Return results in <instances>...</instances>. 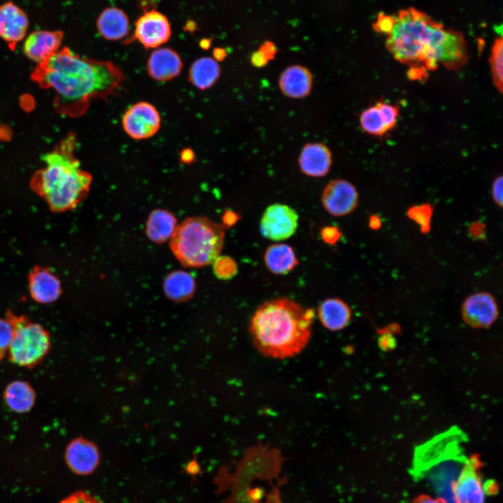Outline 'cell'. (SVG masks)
Listing matches in <instances>:
<instances>
[{"mask_svg": "<svg viewBox=\"0 0 503 503\" xmlns=\"http://www.w3.org/2000/svg\"><path fill=\"white\" fill-rule=\"evenodd\" d=\"M31 78L41 87L52 89L56 110L71 117L83 115L92 101L116 95L125 80L112 61L83 57L67 47L38 64Z\"/></svg>", "mask_w": 503, "mask_h": 503, "instance_id": "6da1fadb", "label": "cell"}, {"mask_svg": "<svg viewBox=\"0 0 503 503\" xmlns=\"http://www.w3.org/2000/svg\"><path fill=\"white\" fill-rule=\"evenodd\" d=\"M314 317L313 309H304L289 298H277L257 308L249 330L262 355L279 359L293 357L307 344Z\"/></svg>", "mask_w": 503, "mask_h": 503, "instance_id": "7a4b0ae2", "label": "cell"}, {"mask_svg": "<svg viewBox=\"0 0 503 503\" xmlns=\"http://www.w3.org/2000/svg\"><path fill=\"white\" fill-rule=\"evenodd\" d=\"M75 134L71 133L42 159L43 168L36 172L31 187L54 212L72 210L86 197L92 175L81 168L76 158Z\"/></svg>", "mask_w": 503, "mask_h": 503, "instance_id": "3957f363", "label": "cell"}, {"mask_svg": "<svg viewBox=\"0 0 503 503\" xmlns=\"http://www.w3.org/2000/svg\"><path fill=\"white\" fill-rule=\"evenodd\" d=\"M386 46L398 61L435 70L441 64L453 29H445L426 13L414 8L394 16Z\"/></svg>", "mask_w": 503, "mask_h": 503, "instance_id": "277c9868", "label": "cell"}, {"mask_svg": "<svg viewBox=\"0 0 503 503\" xmlns=\"http://www.w3.org/2000/svg\"><path fill=\"white\" fill-rule=\"evenodd\" d=\"M467 435L454 425L414 449L411 474L427 479L439 497L453 503L451 487L467 457Z\"/></svg>", "mask_w": 503, "mask_h": 503, "instance_id": "5b68a950", "label": "cell"}, {"mask_svg": "<svg viewBox=\"0 0 503 503\" xmlns=\"http://www.w3.org/2000/svg\"><path fill=\"white\" fill-rule=\"evenodd\" d=\"M224 230L221 225L206 217L185 219L170 238V248L186 267H202L213 263L223 247Z\"/></svg>", "mask_w": 503, "mask_h": 503, "instance_id": "8992f818", "label": "cell"}, {"mask_svg": "<svg viewBox=\"0 0 503 503\" xmlns=\"http://www.w3.org/2000/svg\"><path fill=\"white\" fill-rule=\"evenodd\" d=\"M8 314L14 326L13 337L8 352L10 361L28 368L36 366L50 349L49 332L41 324L31 322L24 316Z\"/></svg>", "mask_w": 503, "mask_h": 503, "instance_id": "52a82bcc", "label": "cell"}, {"mask_svg": "<svg viewBox=\"0 0 503 503\" xmlns=\"http://www.w3.org/2000/svg\"><path fill=\"white\" fill-rule=\"evenodd\" d=\"M482 465L479 454L467 458L451 487L453 503H484L486 493L481 476Z\"/></svg>", "mask_w": 503, "mask_h": 503, "instance_id": "ba28073f", "label": "cell"}, {"mask_svg": "<svg viewBox=\"0 0 503 503\" xmlns=\"http://www.w3.org/2000/svg\"><path fill=\"white\" fill-rule=\"evenodd\" d=\"M298 225V214L290 206L275 203L267 207L260 220L261 235L269 240L281 241L292 236Z\"/></svg>", "mask_w": 503, "mask_h": 503, "instance_id": "9c48e42d", "label": "cell"}, {"mask_svg": "<svg viewBox=\"0 0 503 503\" xmlns=\"http://www.w3.org/2000/svg\"><path fill=\"white\" fill-rule=\"evenodd\" d=\"M124 131L133 139L144 140L154 136L161 126V116L157 109L145 101L131 105L122 117Z\"/></svg>", "mask_w": 503, "mask_h": 503, "instance_id": "30bf717a", "label": "cell"}, {"mask_svg": "<svg viewBox=\"0 0 503 503\" xmlns=\"http://www.w3.org/2000/svg\"><path fill=\"white\" fill-rule=\"evenodd\" d=\"M170 36L171 27L166 16L156 10H150L136 22L131 40H137L145 48H158L167 43Z\"/></svg>", "mask_w": 503, "mask_h": 503, "instance_id": "8fae6325", "label": "cell"}, {"mask_svg": "<svg viewBox=\"0 0 503 503\" xmlns=\"http://www.w3.org/2000/svg\"><path fill=\"white\" fill-rule=\"evenodd\" d=\"M358 194L349 181L335 179L330 181L323 190L321 202L330 214L342 217L352 212L357 206Z\"/></svg>", "mask_w": 503, "mask_h": 503, "instance_id": "7c38bea8", "label": "cell"}, {"mask_svg": "<svg viewBox=\"0 0 503 503\" xmlns=\"http://www.w3.org/2000/svg\"><path fill=\"white\" fill-rule=\"evenodd\" d=\"M463 321L474 328H486L497 319L498 307L493 296L478 292L467 297L462 305Z\"/></svg>", "mask_w": 503, "mask_h": 503, "instance_id": "4fadbf2b", "label": "cell"}, {"mask_svg": "<svg viewBox=\"0 0 503 503\" xmlns=\"http://www.w3.org/2000/svg\"><path fill=\"white\" fill-rule=\"evenodd\" d=\"M64 458L68 468L78 475L92 474L101 459L96 445L82 437H77L67 445Z\"/></svg>", "mask_w": 503, "mask_h": 503, "instance_id": "5bb4252c", "label": "cell"}, {"mask_svg": "<svg viewBox=\"0 0 503 503\" xmlns=\"http://www.w3.org/2000/svg\"><path fill=\"white\" fill-rule=\"evenodd\" d=\"M302 173L312 177H322L330 171L333 155L329 147L321 142L306 143L302 148L298 159Z\"/></svg>", "mask_w": 503, "mask_h": 503, "instance_id": "9a60e30c", "label": "cell"}, {"mask_svg": "<svg viewBox=\"0 0 503 503\" xmlns=\"http://www.w3.org/2000/svg\"><path fill=\"white\" fill-rule=\"evenodd\" d=\"M29 27L27 14L11 1L0 6V38L11 49L25 36Z\"/></svg>", "mask_w": 503, "mask_h": 503, "instance_id": "2e32d148", "label": "cell"}, {"mask_svg": "<svg viewBox=\"0 0 503 503\" xmlns=\"http://www.w3.org/2000/svg\"><path fill=\"white\" fill-rule=\"evenodd\" d=\"M63 39L61 31L38 30L31 33L23 45L24 54L38 64L50 59L59 50Z\"/></svg>", "mask_w": 503, "mask_h": 503, "instance_id": "e0dca14e", "label": "cell"}, {"mask_svg": "<svg viewBox=\"0 0 503 503\" xmlns=\"http://www.w3.org/2000/svg\"><path fill=\"white\" fill-rule=\"evenodd\" d=\"M278 85L285 96L300 99L309 95L313 85V76L306 66L293 64L281 73Z\"/></svg>", "mask_w": 503, "mask_h": 503, "instance_id": "ac0fdd59", "label": "cell"}, {"mask_svg": "<svg viewBox=\"0 0 503 503\" xmlns=\"http://www.w3.org/2000/svg\"><path fill=\"white\" fill-rule=\"evenodd\" d=\"M182 60L177 52L169 48H158L150 54L147 64L149 75L157 81H169L177 78L182 69Z\"/></svg>", "mask_w": 503, "mask_h": 503, "instance_id": "d6986e66", "label": "cell"}, {"mask_svg": "<svg viewBox=\"0 0 503 503\" xmlns=\"http://www.w3.org/2000/svg\"><path fill=\"white\" fill-rule=\"evenodd\" d=\"M29 289L37 302L48 304L56 301L61 293L58 277L48 268L37 267L29 276Z\"/></svg>", "mask_w": 503, "mask_h": 503, "instance_id": "ffe728a7", "label": "cell"}, {"mask_svg": "<svg viewBox=\"0 0 503 503\" xmlns=\"http://www.w3.org/2000/svg\"><path fill=\"white\" fill-rule=\"evenodd\" d=\"M100 35L108 41L124 38L129 31V20L124 10L115 7L105 8L96 20Z\"/></svg>", "mask_w": 503, "mask_h": 503, "instance_id": "44dd1931", "label": "cell"}, {"mask_svg": "<svg viewBox=\"0 0 503 503\" xmlns=\"http://www.w3.org/2000/svg\"><path fill=\"white\" fill-rule=\"evenodd\" d=\"M318 316L328 330L337 331L344 328L351 319L349 306L339 298L324 300L318 307Z\"/></svg>", "mask_w": 503, "mask_h": 503, "instance_id": "7402d4cb", "label": "cell"}, {"mask_svg": "<svg viewBox=\"0 0 503 503\" xmlns=\"http://www.w3.org/2000/svg\"><path fill=\"white\" fill-rule=\"evenodd\" d=\"M263 260L267 268L275 275H286L298 265L293 249L284 243L269 246L264 253Z\"/></svg>", "mask_w": 503, "mask_h": 503, "instance_id": "603a6c76", "label": "cell"}, {"mask_svg": "<svg viewBox=\"0 0 503 503\" xmlns=\"http://www.w3.org/2000/svg\"><path fill=\"white\" fill-rule=\"evenodd\" d=\"M36 393L31 385L24 381L10 382L3 392L6 405L16 413H26L34 407Z\"/></svg>", "mask_w": 503, "mask_h": 503, "instance_id": "cb8c5ba5", "label": "cell"}, {"mask_svg": "<svg viewBox=\"0 0 503 503\" xmlns=\"http://www.w3.org/2000/svg\"><path fill=\"white\" fill-rule=\"evenodd\" d=\"M220 74L221 68L218 61L213 57H203L191 64L189 80L196 88L205 90L210 89L217 82Z\"/></svg>", "mask_w": 503, "mask_h": 503, "instance_id": "d4e9b609", "label": "cell"}, {"mask_svg": "<svg viewBox=\"0 0 503 503\" xmlns=\"http://www.w3.org/2000/svg\"><path fill=\"white\" fill-rule=\"evenodd\" d=\"M176 226V219L170 212L156 210L150 214L146 233L151 240L162 243L171 238Z\"/></svg>", "mask_w": 503, "mask_h": 503, "instance_id": "484cf974", "label": "cell"}, {"mask_svg": "<svg viewBox=\"0 0 503 503\" xmlns=\"http://www.w3.org/2000/svg\"><path fill=\"white\" fill-rule=\"evenodd\" d=\"M195 282L193 277L184 271L170 273L163 284L166 296L172 300L182 302L189 299L195 291Z\"/></svg>", "mask_w": 503, "mask_h": 503, "instance_id": "4316f807", "label": "cell"}, {"mask_svg": "<svg viewBox=\"0 0 503 503\" xmlns=\"http://www.w3.org/2000/svg\"><path fill=\"white\" fill-rule=\"evenodd\" d=\"M360 124L362 129L371 135L382 136L388 131L384 118L377 104L362 112Z\"/></svg>", "mask_w": 503, "mask_h": 503, "instance_id": "83f0119b", "label": "cell"}, {"mask_svg": "<svg viewBox=\"0 0 503 503\" xmlns=\"http://www.w3.org/2000/svg\"><path fill=\"white\" fill-rule=\"evenodd\" d=\"M503 43L502 37L495 39L490 57V66L494 85L502 94L503 89Z\"/></svg>", "mask_w": 503, "mask_h": 503, "instance_id": "f1b7e54d", "label": "cell"}, {"mask_svg": "<svg viewBox=\"0 0 503 503\" xmlns=\"http://www.w3.org/2000/svg\"><path fill=\"white\" fill-rule=\"evenodd\" d=\"M432 207L429 203L414 205L409 208L407 215L409 218L420 226L423 233H427L430 229Z\"/></svg>", "mask_w": 503, "mask_h": 503, "instance_id": "f546056e", "label": "cell"}, {"mask_svg": "<svg viewBox=\"0 0 503 503\" xmlns=\"http://www.w3.org/2000/svg\"><path fill=\"white\" fill-rule=\"evenodd\" d=\"M13 333L14 326L9 315L6 318H0V361L8 352Z\"/></svg>", "mask_w": 503, "mask_h": 503, "instance_id": "4dcf8cb0", "label": "cell"}, {"mask_svg": "<svg viewBox=\"0 0 503 503\" xmlns=\"http://www.w3.org/2000/svg\"><path fill=\"white\" fill-rule=\"evenodd\" d=\"M214 263V272L219 278L229 279L237 273V264L231 257L219 256Z\"/></svg>", "mask_w": 503, "mask_h": 503, "instance_id": "1f68e13d", "label": "cell"}, {"mask_svg": "<svg viewBox=\"0 0 503 503\" xmlns=\"http://www.w3.org/2000/svg\"><path fill=\"white\" fill-rule=\"evenodd\" d=\"M376 104L384 118L388 131L391 130L397 122L399 114L398 108L384 102H378Z\"/></svg>", "mask_w": 503, "mask_h": 503, "instance_id": "d6a6232c", "label": "cell"}, {"mask_svg": "<svg viewBox=\"0 0 503 503\" xmlns=\"http://www.w3.org/2000/svg\"><path fill=\"white\" fill-rule=\"evenodd\" d=\"M394 20L393 15L379 13L377 21L373 24V29L377 32L387 35L393 27Z\"/></svg>", "mask_w": 503, "mask_h": 503, "instance_id": "836d02e7", "label": "cell"}, {"mask_svg": "<svg viewBox=\"0 0 503 503\" xmlns=\"http://www.w3.org/2000/svg\"><path fill=\"white\" fill-rule=\"evenodd\" d=\"M60 503H102L99 499L85 491H78L68 496Z\"/></svg>", "mask_w": 503, "mask_h": 503, "instance_id": "e575fe53", "label": "cell"}, {"mask_svg": "<svg viewBox=\"0 0 503 503\" xmlns=\"http://www.w3.org/2000/svg\"><path fill=\"white\" fill-rule=\"evenodd\" d=\"M321 234L323 241L330 245L335 244L341 236L340 230L335 226H326L323 228L321 230Z\"/></svg>", "mask_w": 503, "mask_h": 503, "instance_id": "d590c367", "label": "cell"}, {"mask_svg": "<svg viewBox=\"0 0 503 503\" xmlns=\"http://www.w3.org/2000/svg\"><path fill=\"white\" fill-rule=\"evenodd\" d=\"M502 176H499L495 179L492 185V196L494 201L500 207H502Z\"/></svg>", "mask_w": 503, "mask_h": 503, "instance_id": "8d00e7d4", "label": "cell"}, {"mask_svg": "<svg viewBox=\"0 0 503 503\" xmlns=\"http://www.w3.org/2000/svg\"><path fill=\"white\" fill-rule=\"evenodd\" d=\"M258 50L264 54L269 61L275 59L278 51L276 45L270 41H265L261 43Z\"/></svg>", "mask_w": 503, "mask_h": 503, "instance_id": "74e56055", "label": "cell"}, {"mask_svg": "<svg viewBox=\"0 0 503 503\" xmlns=\"http://www.w3.org/2000/svg\"><path fill=\"white\" fill-rule=\"evenodd\" d=\"M378 344L382 350L390 351L395 347L396 340L391 333H385L379 336Z\"/></svg>", "mask_w": 503, "mask_h": 503, "instance_id": "f35d334b", "label": "cell"}, {"mask_svg": "<svg viewBox=\"0 0 503 503\" xmlns=\"http://www.w3.org/2000/svg\"><path fill=\"white\" fill-rule=\"evenodd\" d=\"M250 61L252 65L256 68L265 67L269 63V60L259 50L254 51L252 54Z\"/></svg>", "mask_w": 503, "mask_h": 503, "instance_id": "ab89813d", "label": "cell"}, {"mask_svg": "<svg viewBox=\"0 0 503 503\" xmlns=\"http://www.w3.org/2000/svg\"><path fill=\"white\" fill-rule=\"evenodd\" d=\"M412 503H448L440 497L434 498L427 495H422L414 499Z\"/></svg>", "mask_w": 503, "mask_h": 503, "instance_id": "60d3db41", "label": "cell"}, {"mask_svg": "<svg viewBox=\"0 0 503 503\" xmlns=\"http://www.w3.org/2000/svg\"><path fill=\"white\" fill-rule=\"evenodd\" d=\"M213 55H214L213 58L217 61H220L224 60L226 58V57L227 56V52H226V50L224 48H216L214 49Z\"/></svg>", "mask_w": 503, "mask_h": 503, "instance_id": "b9f144b4", "label": "cell"}, {"mask_svg": "<svg viewBox=\"0 0 503 503\" xmlns=\"http://www.w3.org/2000/svg\"><path fill=\"white\" fill-rule=\"evenodd\" d=\"M470 233L474 237L480 238L483 234L484 230L482 228V224H474L471 226L469 229Z\"/></svg>", "mask_w": 503, "mask_h": 503, "instance_id": "7bdbcfd3", "label": "cell"}, {"mask_svg": "<svg viewBox=\"0 0 503 503\" xmlns=\"http://www.w3.org/2000/svg\"><path fill=\"white\" fill-rule=\"evenodd\" d=\"M381 226L380 218L377 215H372L369 220V226L373 230L379 229Z\"/></svg>", "mask_w": 503, "mask_h": 503, "instance_id": "ee69618b", "label": "cell"}, {"mask_svg": "<svg viewBox=\"0 0 503 503\" xmlns=\"http://www.w3.org/2000/svg\"><path fill=\"white\" fill-rule=\"evenodd\" d=\"M211 44V41L210 39H204L201 43V47L207 49L210 48Z\"/></svg>", "mask_w": 503, "mask_h": 503, "instance_id": "f6af8a7d", "label": "cell"}]
</instances>
